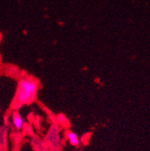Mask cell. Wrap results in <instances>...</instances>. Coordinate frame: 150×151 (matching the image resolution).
<instances>
[{"label": "cell", "instance_id": "obj_1", "mask_svg": "<svg viewBox=\"0 0 150 151\" xmlns=\"http://www.w3.org/2000/svg\"><path fill=\"white\" fill-rule=\"evenodd\" d=\"M38 84L33 79L23 78L19 81L16 94V101L19 105L28 104L36 96Z\"/></svg>", "mask_w": 150, "mask_h": 151}, {"label": "cell", "instance_id": "obj_2", "mask_svg": "<svg viewBox=\"0 0 150 151\" xmlns=\"http://www.w3.org/2000/svg\"><path fill=\"white\" fill-rule=\"evenodd\" d=\"M13 122H14V125L16 129L20 130V129H23V127H24V120H23V117L20 115L19 112H17V111L14 112Z\"/></svg>", "mask_w": 150, "mask_h": 151}, {"label": "cell", "instance_id": "obj_3", "mask_svg": "<svg viewBox=\"0 0 150 151\" xmlns=\"http://www.w3.org/2000/svg\"><path fill=\"white\" fill-rule=\"evenodd\" d=\"M67 140H68V142L72 145V146H74V147H78V146H79V144H80V139H79V138H78V136L75 133V132H73V131H71V130H68L67 132Z\"/></svg>", "mask_w": 150, "mask_h": 151}, {"label": "cell", "instance_id": "obj_4", "mask_svg": "<svg viewBox=\"0 0 150 151\" xmlns=\"http://www.w3.org/2000/svg\"><path fill=\"white\" fill-rule=\"evenodd\" d=\"M58 121L60 123H66V122H67V120L66 116L64 114H62V113H60V114L58 115Z\"/></svg>", "mask_w": 150, "mask_h": 151}]
</instances>
